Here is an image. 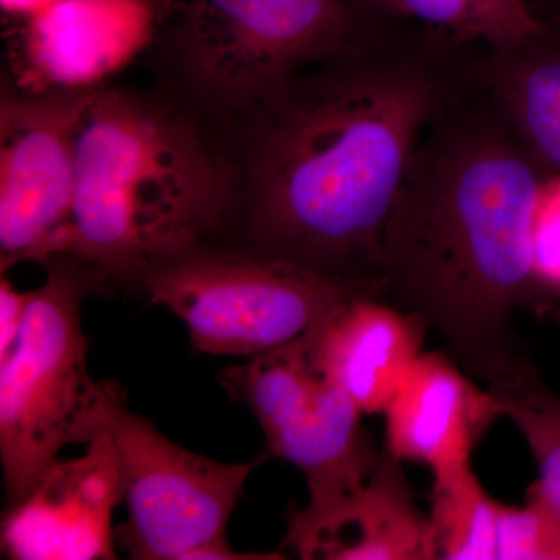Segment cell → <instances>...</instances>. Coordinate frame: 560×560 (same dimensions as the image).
I'll use <instances>...</instances> for the list:
<instances>
[{"label":"cell","instance_id":"cell-1","mask_svg":"<svg viewBox=\"0 0 560 560\" xmlns=\"http://www.w3.org/2000/svg\"><path fill=\"white\" fill-rule=\"evenodd\" d=\"M477 49L396 22L221 128L226 200L212 242L370 287L382 300L390 208Z\"/></svg>","mask_w":560,"mask_h":560},{"label":"cell","instance_id":"cell-2","mask_svg":"<svg viewBox=\"0 0 560 560\" xmlns=\"http://www.w3.org/2000/svg\"><path fill=\"white\" fill-rule=\"evenodd\" d=\"M550 175L482 83L475 55L423 131L383 230L382 300L422 320L485 386L528 355L515 315L544 298L536 231Z\"/></svg>","mask_w":560,"mask_h":560},{"label":"cell","instance_id":"cell-3","mask_svg":"<svg viewBox=\"0 0 560 560\" xmlns=\"http://www.w3.org/2000/svg\"><path fill=\"white\" fill-rule=\"evenodd\" d=\"M224 200L215 128L165 91L101 84L81 125L72 212L46 260L72 257L105 287L139 290L162 261L212 241Z\"/></svg>","mask_w":560,"mask_h":560},{"label":"cell","instance_id":"cell-4","mask_svg":"<svg viewBox=\"0 0 560 560\" xmlns=\"http://www.w3.org/2000/svg\"><path fill=\"white\" fill-rule=\"evenodd\" d=\"M396 22L371 0H184L158 39L161 90L221 130Z\"/></svg>","mask_w":560,"mask_h":560},{"label":"cell","instance_id":"cell-5","mask_svg":"<svg viewBox=\"0 0 560 560\" xmlns=\"http://www.w3.org/2000/svg\"><path fill=\"white\" fill-rule=\"evenodd\" d=\"M46 282L31 291L13 353L0 363V460L9 506L31 492L66 445L101 431L105 381L88 370L81 304L106 289L72 257L44 260Z\"/></svg>","mask_w":560,"mask_h":560},{"label":"cell","instance_id":"cell-6","mask_svg":"<svg viewBox=\"0 0 560 560\" xmlns=\"http://www.w3.org/2000/svg\"><path fill=\"white\" fill-rule=\"evenodd\" d=\"M210 355L259 357L304 337L324 316L377 291L290 261L205 241L147 272L139 290Z\"/></svg>","mask_w":560,"mask_h":560},{"label":"cell","instance_id":"cell-7","mask_svg":"<svg viewBox=\"0 0 560 560\" xmlns=\"http://www.w3.org/2000/svg\"><path fill=\"white\" fill-rule=\"evenodd\" d=\"M101 429L113 441L128 508L116 539L132 559L283 558L279 552L234 551L226 539L235 504L264 458L226 464L180 447L130 410L124 390L109 381L103 390Z\"/></svg>","mask_w":560,"mask_h":560},{"label":"cell","instance_id":"cell-8","mask_svg":"<svg viewBox=\"0 0 560 560\" xmlns=\"http://www.w3.org/2000/svg\"><path fill=\"white\" fill-rule=\"evenodd\" d=\"M219 382L253 412L270 455L304 475L308 503L335 499L370 477L381 453L363 412L320 371L304 337L231 368Z\"/></svg>","mask_w":560,"mask_h":560},{"label":"cell","instance_id":"cell-9","mask_svg":"<svg viewBox=\"0 0 560 560\" xmlns=\"http://www.w3.org/2000/svg\"><path fill=\"white\" fill-rule=\"evenodd\" d=\"M97 88V86H95ZM95 88L0 94V268L46 260L72 212L77 147Z\"/></svg>","mask_w":560,"mask_h":560},{"label":"cell","instance_id":"cell-10","mask_svg":"<svg viewBox=\"0 0 560 560\" xmlns=\"http://www.w3.org/2000/svg\"><path fill=\"white\" fill-rule=\"evenodd\" d=\"M124 503L119 463L101 429L79 458L57 459L2 522V552L14 560L116 559L113 515Z\"/></svg>","mask_w":560,"mask_h":560},{"label":"cell","instance_id":"cell-11","mask_svg":"<svg viewBox=\"0 0 560 560\" xmlns=\"http://www.w3.org/2000/svg\"><path fill=\"white\" fill-rule=\"evenodd\" d=\"M24 22L11 83L28 91L101 86L164 25L158 0H58Z\"/></svg>","mask_w":560,"mask_h":560},{"label":"cell","instance_id":"cell-12","mask_svg":"<svg viewBox=\"0 0 560 560\" xmlns=\"http://www.w3.org/2000/svg\"><path fill=\"white\" fill-rule=\"evenodd\" d=\"M401 464L385 448L357 488L294 511L283 548L305 560L436 559Z\"/></svg>","mask_w":560,"mask_h":560},{"label":"cell","instance_id":"cell-13","mask_svg":"<svg viewBox=\"0 0 560 560\" xmlns=\"http://www.w3.org/2000/svg\"><path fill=\"white\" fill-rule=\"evenodd\" d=\"M385 416L386 451L431 471L470 463L478 442L504 418L488 388L436 352L420 353Z\"/></svg>","mask_w":560,"mask_h":560},{"label":"cell","instance_id":"cell-14","mask_svg":"<svg viewBox=\"0 0 560 560\" xmlns=\"http://www.w3.org/2000/svg\"><path fill=\"white\" fill-rule=\"evenodd\" d=\"M427 326L374 296L353 298L304 335L320 371L363 415H385L422 353Z\"/></svg>","mask_w":560,"mask_h":560},{"label":"cell","instance_id":"cell-15","mask_svg":"<svg viewBox=\"0 0 560 560\" xmlns=\"http://www.w3.org/2000/svg\"><path fill=\"white\" fill-rule=\"evenodd\" d=\"M477 69L526 145L560 173V28L512 46L480 47Z\"/></svg>","mask_w":560,"mask_h":560},{"label":"cell","instance_id":"cell-16","mask_svg":"<svg viewBox=\"0 0 560 560\" xmlns=\"http://www.w3.org/2000/svg\"><path fill=\"white\" fill-rule=\"evenodd\" d=\"M383 16L440 33L467 46L523 43L548 27L528 0H371Z\"/></svg>","mask_w":560,"mask_h":560},{"label":"cell","instance_id":"cell-17","mask_svg":"<svg viewBox=\"0 0 560 560\" xmlns=\"http://www.w3.org/2000/svg\"><path fill=\"white\" fill-rule=\"evenodd\" d=\"M433 477L429 517L436 559L497 560L500 503L486 493L471 460Z\"/></svg>","mask_w":560,"mask_h":560},{"label":"cell","instance_id":"cell-18","mask_svg":"<svg viewBox=\"0 0 560 560\" xmlns=\"http://www.w3.org/2000/svg\"><path fill=\"white\" fill-rule=\"evenodd\" d=\"M486 388L533 452L539 467V481L534 488L560 512L559 394L541 377L529 355L523 357L506 377Z\"/></svg>","mask_w":560,"mask_h":560},{"label":"cell","instance_id":"cell-19","mask_svg":"<svg viewBox=\"0 0 560 560\" xmlns=\"http://www.w3.org/2000/svg\"><path fill=\"white\" fill-rule=\"evenodd\" d=\"M497 560H560V512L530 486L525 506H499Z\"/></svg>","mask_w":560,"mask_h":560},{"label":"cell","instance_id":"cell-20","mask_svg":"<svg viewBox=\"0 0 560 560\" xmlns=\"http://www.w3.org/2000/svg\"><path fill=\"white\" fill-rule=\"evenodd\" d=\"M536 265L544 300H560V173L541 190L536 231Z\"/></svg>","mask_w":560,"mask_h":560},{"label":"cell","instance_id":"cell-21","mask_svg":"<svg viewBox=\"0 0 560 560\" xmlns=\"http://www.w3.org/2000/svg\"><path fill=\"white\" fill-rule=\"evenodd\" d=\"M31 291H18L10 280H0V363L9 359L16 348L18 340L27 315Z\"/></svg>","mask_w":560,"mask_h":560},{"label":"cell","instance_id":"cell-22","mask_svg":"<svg viewBox=\"0 0 560 560\" xmlns=\"http://www.w3.org/2000/svg\"><path fill=\"white\" fill-rule=\"evenodd\" d=\"M2 2L3 13L9 14L16 20L27 21L36 16L58 0H0Z\"/></svg>","mask_w":560,"mask_h":560},{"label":"cell","instance_id":"cell-23","mask_svg":"<svg viewBox=\"0 0 560 560\" xmlns=\"http://www.w3.org/2000/svg\"><path fill=\"white\" fill-rule=\"evenodd\" d=\"M540 311L547 318H551L560 326V300H545L540 302Z\"/></svg>","mask_w":560,"mask_h":560},{"label":"cell","instance_id":"cell-24","mask_svg":"<svg viewBox=\"0 0 560 560\" xmlns=\"http://www.w3.org/2000/svg\"><path fill=\"white\" fill-rule=\"evenodd\" d=\"M558 14H556L555 18H551L550 21L552 22V24L558 25V27L560 28V5L558 7Z\"/></svg>","mask_w":560,"mask_h":560},{"label":"cell","instance_id":"cell-25","mask_svg":"<svg viewBox=\"0 0 560 560\" xmlns=\"http://www.w3.org/2000/svg\"><path fill=\"white\" fill-rule=\"evenodd\" d=\"M552 2H555L556 5H558V7L560 5V0H552Z\"/></svg>","mask_w":560,"mask_h":560}]
</instances>
